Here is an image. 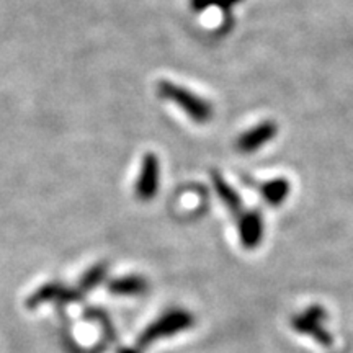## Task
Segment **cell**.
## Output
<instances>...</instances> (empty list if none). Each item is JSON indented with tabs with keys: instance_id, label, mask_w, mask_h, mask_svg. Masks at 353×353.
Here are the masks:
<instances>
[{
	"instance_id": "obj_10",
	"label": "cell",
	"mask_w": 353,
	"mask_h": 353,
	"mask_svg": "<svg viewBox=\"0 0 353 353\" xmlns=\"http://www.w3.org/2000/svg\"><path fill=\"white\" fill-rule=\"evenodd\" d=\"M260 195L270 206H280L283 205L291 192V183L290 180L283 179V176H278V179L267 180L259 185Z\"/></svg>"
},
{
	"instance_id": "obj_4",
	"label": "cell",
	"mask_w": 353,
	"mask_h": 353,
	"mask_svg": "<svg viewBox=\"0 0 353 353\" xmlns=\"http://www.w3.org/2000/svg\"><path fill=\"white\" fill-rule=\"evenodd\" d=\"M161 187V161L154 152L143 156L136 180V196L139 201H152Z\"/></svg>"
},
{
	"instance_id": "obj_11",
	"label": "cell",
	"mask_w": 353,
	"mask_h": 353,
	"mask_svg": "<svg viewBox=\"0 0 353 353\" xmlns=\"http://www.w3.org/2000/svg\"><path fill=\"white\" fill-rule=\"evenodd\" d=\"M107 273H108V265L103 262L97 263L92 268H88L85 275L82 276L81 283H79V291H83V293H85V291L97 288V286L107 278Z\"/></svg>"
},
{
	"instance_id": "obj_9",
	"label": "cell",
	"mask_w": 353,
	"mask_h": 353,
	"mask_svg": "<svg viewBox=\"0 0 353 353\" xmlns=\"http://www.w3.org/2000/svg\"><path fill=\"white\" fill-rule=\"evenodd\" d=\"M149 290V283L144 276L126 275L114 278L108 283V291L118 296H139Z\"/></svg>"
},
{
	"instance_id": "obj_7",
	"label": "cell",
	"mask_w": 353,
	"mask_h": 353,
	"mask_svg": "<svg viewBox=\"0 0 353 353\" xmlns=\"http://www.w3.org/2000/svg\"><path fill=\"white\" fill-rule=\"evenodd\" d=\"M81 298V291L68 288L61 283H48L38 288L26 301L28 307H37L43 303L57 301V303H76Z\"/></svg>"
},
{
	"instance_id": "obj_12",
	"label": "cell",
	"mask_w": 353,
	"mask_h": 353,
	"mask_svg": "<svg viewBox=\"0 0 353 353\" xmlns=\"http://www.w3.org/2000/svg\"><path fill=\"white\" fill-rule=\"evenodd\" d=\"M242 0H190L195 12H203L206 8H219L224 13L231 12V8L239 6Z\"/></svg>"
},
{
	"instance_id": "obj_3",
	"label": "cell",
	"mask_w": 353,
	"mask_h": 353,
	"mask_svg": "<svg viewBox=\"0 0 353 353\" xmlns=\"http://www.w3.org/2000/svg\"><path fill=\"white\" fill-rule=\"evenodd\" d=\"M325 321H327V311L319 304H314V306H309L306 311L294 316L291 319V327L298 334L309 335L322 347H330L334 343V337L324 327Z\"/></svg>"
},
{
	"instance_id": "obj_2",
	"label": "cell",
	"mask_w": 353,
	"mask_h": 353,
	"mask_svg": "<svg viewBox=\"0 0 353 353\" xmlns=\"http://www.w3.org/2000/svg\"><path fill=\"white\" fill-rule=\"evenodd\" d=\"M195 324V316L187 309L174 307L167 311L161 317L145 327L138 337V347L148 348L162 339L174 337L176 334H182L190 330Z\"/></svg>"
},
{
	"instance_id": "obj_13",
	"label": "cell",
	"mask_w": 353,
	"mask_h": 353,
	"mask_svg": "<svg viewBox=\"0 0 353 353\" xmlns=\"http://www.w3.org/2000/svg\"><path fill=\"white\" fill-rule=\"evenodd\" d=\"M120 353H139V350H134V348H123Z\"/></svg>"
},
{
	"instance_id": "obj_5",
	"label": "cell",
	"mask_w": 353,
	"mask_h": 353,
	"mask_svg": "<svg viewBox=\"0 0 353 353\" xmlns=\"http://www.w3.org/2000/svg\"><path fill=\"white\" fill-rule=\"evenodd\" d=\"M278 134V125L272 120H265L242 132L236 141V149L242 154H252L267 145Z\"/></svg>"
},
{
	"instance_id": "obj_1",
	"label": "cell",
	"mask_w": 353,
	"mask_h": 353,
	"mask_svg": "<svg viewBox=\"0 0 353 353\" xmlns=\"http://www.w3.org/2000/svg\"><path fill=\"white\" fill-rule=\"evenodd\" d=\"M157 94L162 99L174 101L176 107L188 114L190 120L198 123V125H206V123L213 120L214 108L211 101L193 94L187 87H182L170 81H161L157 83Z\"/></svg>"
},
{
	"instance_id": "obj_8",
	"label": "cell",
	"mask_w": 353,
	"mask_h": 353,
	"mask_svg": "<svg viewBox=\"0 0 353 353\" xmlns=\"http://www.w3.org/2000/svg\"><path fill=\"white\" fill-rule=\"evenodd\" d=\"M211 182H213L214 192L221 200V203H223V205L226 206V208L231 211L234 216H237V218H239V216L242 214V211H244V206H242V198L239 196V193H237L236 190L231 187V183H229L218 170H211Z\"/></svg>"
},
{
	"instance_id": "obj_6",
	"label": "cell",
	"mask_w": 353,
	"mask_h": 353,
	"mask_svg": "<svg viewBox=\"0 0 353 353\" xmlns=\"http://www.w3.org/2000/svg\"><path fill=\"white\" fill-rule=\"evenodd\" d=\"M237 231H239L241 244L247 250H254L263 241V216L257 210L242 211L237 221Z\"/></svg>"
}]
</instances>
